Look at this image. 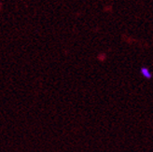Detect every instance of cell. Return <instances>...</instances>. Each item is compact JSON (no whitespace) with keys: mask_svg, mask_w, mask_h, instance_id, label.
Segmentation results:
<instances>
[{"mask_svg":"<svg viewBox=\"0 0 153 152\" xmlns=\"http://www.w3.org/2000/svg\"><path fill=\"white\" fill-rule=\"evenodd\" d=\"M141 73L143 74L144 77H145V78H147V79H150V77H151V75H150L149 69H148V68H146V67L141 68Z\"/></svg>","mask_w":153,"mask_h":152,"instance_id":"1","label":"cell"}]
</instances>
